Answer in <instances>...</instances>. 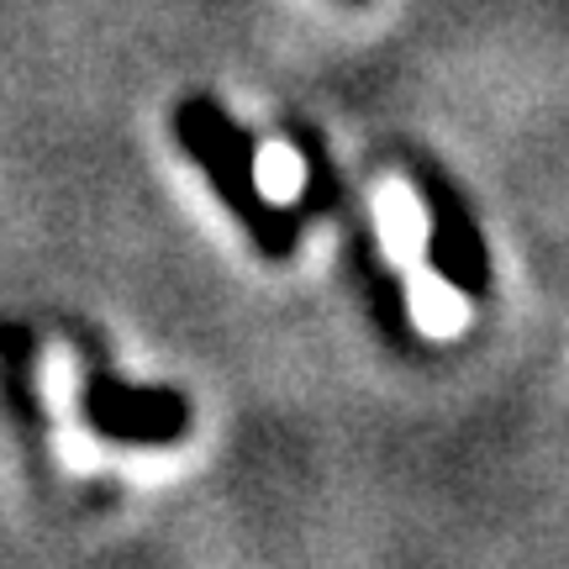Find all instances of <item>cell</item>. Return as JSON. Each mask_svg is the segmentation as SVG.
<instances>
[{"mask_svg": "<svg viewBox=\"0 0 569 569\" xmlns=\"http://www.w3.org/2000/svg\"><path fill=\"white\" fill-rule=\"evenodd\" d=\"M174 142H180L190 163L206 174V184L222 196V206L232 211V222L248 232V243L259 248L264 259L284 264L296 259V248L306 238V211L301 201H274L259 180V148L248 138V127L211 96H184L174 106Z\"/></svg>", "mask_w": 569, "mask_h": 569, "instance_id": "obj_1", "label": "cell"}, {"mask_svg": "<svg viewBox=\"0 0 569 569\" xmlns=\"http://www.w3.org/2000/svg\"><path fill=\"white\" fill-rule=\"evenodd\" d=\"M411 190L427 211V264L432 274L465 296V301H486L490 296V248H486V232L475 222V206L459 184L448 180L438 163H411Z\"/></svg>", "mask_w": 569, "mask_h": 569, "instance_id": "obj_2", "label": "cell"}, {"mask_svg": "<svg viewBox=\"0 0 569 569\" xmlns=\"http://www.w3.org/2000/svg\"><path fill=\"white\" fill-rule=\"evenodd\" d=\"M80 417L96 438L127 448H174L190 438V422H196L190 396L163 386H127L117 375L84 380Z\"/></svg>", "mask_w": 569, "mask_h": 569, "instance_id": "obj_3", "label": "cell"}, {"mask_svg": "<svg viewBox=\"0 0 569 569\" xmlns=\"http://www.w3.org/2000/svg\"><path fill=\"white\" fill-rule=\"evenodd\" d=\"M353 269H359V284H365V301L375 327L386 332L390 343H411V311H407V290H401V274L380 259V248L369 243L365 232L353 238Z\"/></svg>", "mask_w": 569, "mask_h": 569, "instance_id": "obj_4", "label": "cell"}, {"mask_svg": "<svg viewBox=\"0 0 569 569\" xmlns=\"http://www.w3.org/2000/svg\"><path fill=\"white\" fill-rule=\"evenodd\" d=\"M348 6H365V0H348Z\"/></svg>", "mask_w": 569, "mask_h": 569, "instance_id": "obj_5", "label": "cell"}]
</instances>
